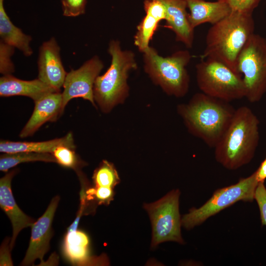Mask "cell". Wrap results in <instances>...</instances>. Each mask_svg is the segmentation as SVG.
Here are the masks:
<instances>
[{"mask_svg":"<svg viewBox=\"0 0 266 266\" xmlns=\"http://www.w3.org/2000/svg\"><path fill=\"white\" fill-rule=\"evenodd\" d=\"M259 124L249 107L242 106L235 109L226 131L214 147L216 161L229 170L248 164L259 144Z\"/></svg>","mask_w":266,"mask_h":266,"instance_id":"6da1fadb","label":"cell"},{"mask_svg":"<svg viewBox=\"0 0 266 266\" xmlns=\"http://www.w3.org/2000/svg\"><path fill=\"white\" fill-rule=\"evenodd\" d=\"M254 29L252 14L232 10L228 16L212 25L208 30L201 59L217 60L240 74L237 68L238 57L248 39L254 33Z\"/></svg>","mask_w":266,"mask_h":266,"instance_id":"7a4b0ae2","label":"cell"},{"mask_svg":"<svg viewBox=\"0 0 266 266\" xmlns=\"http://www.w3.org/2000/svg\"><path fill=\"white\" fill-rule=\"evenodd\" d=\"M226 102L203 93H197L178 111L189 131L214 147L226 131L235 109Z\"/></svg>","mask_w":266,"mask_h":266,"instance_id":"3957f363","label":"cell"},{"mask_svg":"<svg viewBox=\"0 0 266 266\" xmlns=\"http://www.w3.org/2000/svg\"><path fill=\"white\" fill-rule=\"evenodd\" d=\"M108 52L111 57L110 66L104 74L97 77L93 88L95 101L105 113L125 101L129 93V74L137 68L134 53L123 50L118 40L109 42Z\"/></svg>","mask_w":266,"mask_h":266,"instance_id":"277c9868","label":"cell"},{"mask_svg":"<svg viewBox=\"0 0 266 266\" xmlns=\"http://www.w3.org/2000/svg\"><path fill=\"white\" fill-rule=\"evenodd\" d=\"M143 53L144 69L152 81L167 95L184 97L188 92L190 76L186 66L191 55L187 50L164 57L149 46Z\"/></svg>","mask_w":266,"mask_h":266,"instance_id":"5b68a950","label":"cell"},{"mask_svg":"<svg viewBox=\"0 0 266 266\" xmlns=\"http://www.w3.org/2000/svg\"><path fill=\"white\" fill-rule=\"evenodd\" d=\"M196 68L197 84L202 93L226 102L245 98L242 75L223 63L210 58L201 59Z\"/></svg>","mask_w":266,"mask_h":266,"instance_id":"8992f818","label":"cell"},{"mask_svg":"<svg viewBox=\"0 0 266 266\" xmlns=\"http://www.w3.org/2000/svg\"><path fill=\"white\" fill-rule=\"evenodd\" d=\"M259 183L255 171L234 184L216 190L212 196L200 207L190 209L181 217V224L190 230L207 219L239 201L252 202Z\"/></svg>","mask_w":266,"mask_h":266,"instance_id":"52a82bcc","label":"cell"},{"mask_svg":"<svg viewBox=\"0 0 266 266\" xmlns=\"http://www.w3.org/2000/svg\"><path fill=\"white\" fill-rule=\"evenodd\" d=\"M237 68L242 75L245 97L251 103L259 101L266 93V38L253 33L240 51Z\"/></svg>","mask_w":266,"mask_h":266,"instance_id":"ba28073f","label":"cell"},{"mask_svg":"<svg viewBox=\"0 0 266 266\" xmlns=\"http://www.w3.org/2000/svg\"><path fill=\"white\" fill-rule=\"evenodd\" d=\"M180 195V191L174 189L160 200L144 204L152 225L151 248L170 241L184 244L181 233Z\"/></svg>","mask_w":266,"mask_h":266,"instance_id":"9c48e42d","label":"cell"},{"mask_svg":"<svg viewBox=\"0 0 266 266\" xmlns=\"http://www.w3.org/2000/svg\"><path fill=\"white\" fill-rule=\"evenodd\" d=\"M103 68V64L98 56L86 61L77 69L67 73L63 85L62 109L74 98H82L89 101L97 107L94 100L93 88L97 77Z\"/></svg>","mask_w":266,"mask_h":266,"instance_id":"30bf717a","label":"cell"},{"mask_svg":"<svg viewBox=\"0 0 266 266\" xmlns=\"http://www.w3.org/2000/svg\"><path fill=\"white\" fill-rule=\"evenodd\" d=\"M59 200V196L54 197L44 214L31 226L29 245L21 265H31L37 259L44 263L43 258L49 248L52 235V223Z\"/></svg>","mask_w":266,"mask_h":266,"instance_id":"8fae6325","label":"cell"},{"mask_svg":"<svg viewBox=\"0 0 266 266\" xmlns=\"http://www.w3.org/2000/svg\"><path fill=\"white\" fill-rule=\"evenodd\" d=\"M60 47L52 37L40 46L37 60L38 78L61 92L67 74L60 56Z\"/></svg>","mask_w":266,"mask_h":266,"instance_id":"7c38bea8","label":"cell"},{"mask_svg":"<svg viewBox=\"0 0 266 266\" xmlns=\"http://www.w3.org/2000/svg\"><path fill=\"white\" fill-rule=\"evenodd\" d=\"M34 102L33 112L20 133L21 138L33 135L44 124L55 121L64 112L61 92L48 94Z\"/></svg>","mask_w":266,"mask_h":266,"instance_id":"4fadbf2b","label":"cell"},{"mask_svg":"<svg viewBox=\"0 0 266 266\" xmlns=\"http://www.w3.org/2000/svg\"><path fill=\"white\" fill-rule=\"evenodd\" d=\"M16 172V170L7 172L0 179V206L9 218L13 227L12 236L9 243L11 249L20 232L25 228L31 227L34 222V220L20 209L13 197L11 183Z\"/></svg>","mask_w":266,"mask_h":266,"instance_id":"5bb4252c","label":"cell"},{"mask_svg":"<svg viewBox=\"0 0 266 266\" xmlns=\"http://www.w3.org/2000/svg\"><path fill=\"white\" fill-rule=\"evenodd\" d=\"M166 10V26L175 35L177 41L191 48L194 40V29L188 19L186 0H162Z\"/></svg>","mask_w":266,"mask_h":266,"instance_id":"9a60e30c","label":"cell"},{"mask_svg":"<svg viewBox=\"0 0 266 266\" xmlns=\"http://www.w3.org/2000/svg\"><path fill=\"white\" fill-rule=\"evenodd\" d=\"M145 15L136 27L134 44L138 50L144 52L150 46V41L161 21L165 20L166 7L162 0H144Z\"/></svg>","mask_w":266,"mask_h":266,"instance_id":"2e32d148","label":"cell"},{"mask_svg":"<svg viewBox=\"0 0 266 266\" xmlns=\"http://www.w3.org/2000/svg\"><path fill=\"white\" fill-rule=\"evenodd\" d=\"M53 92H57L38 78L32 80H24L12 74L3 75L0 78L1 97L22 96L30 98L35 101Z\"/></svg>","mask_w":266,"mask_h":266,"instance_id":"e0dca14e","label":"cell"},{"mask_svg":"<svg viewBox=\"0 0 266 266\" xmlns=\"http://www.w3.org/2000/svg\"><path fill=\"white\" fill-rule=\"evenodd\" d=\"M190 10L188 19L195 29L200 25L210 23L213 25L228 16L232 11L226 3L217 0H186Z\"/></svg>","mask_w":266,"mask_h":266,"instance_id":"ac0fdd59","label":"cell"},{"mask_svg":"<svg viewBox=\"0 0 266 266\" xmlns=\"http://www.w3.org/2000/svg\"><path fill=\"white\" fill-rule=\"evenodd\" d=\"M60 146H66L73 149L75 148L73 134L67 133L65 136L44 141H12L0 140V152L13 153L21 152L52 153Z\"/></svg>","mask_w":266,"mask_h":266,"instance_id":"d6986e66","label":"cell"},{"mask_svg":"<svg viewBox=\"0 0 266 266\" xmlns=\"http://www.w3.org/2000/svg\"><path fill=\"white\" fill-rule=\"evenodd\" d=\"M3 0H0V40L17 48L25 56H30L33 54L32 37L12 23L5 10Z\"/></svg>","mask_w":266,"mask_h":266,"instance_id":"ffe728a7","label":"cell"},{"mask_svg":"<svg viewBox=\"0 0 266 266\" xmlns=\"http://www.w3.org/2000/svg\"><path fill=\"white\" fill-rule=\"evenodd\" d=\"M89 245V237L85 233L67 231L65 238V254L73 263L85 264L90 261Z\"/></svg>","mask_w":266,"mask_h":266,"instance_id":"44dd1931","label":"cell"},{"mask_svg":"<svg viewBox=\"0 0 266 266\" xmlns=\"http://www.w3.org/2000/svg\"><path fill=\"white\" fill-rule=\"evenodd\" d=\"M36 161L56 163L52 153L27 152L4 153L0 157V170L7 172L10 168L21 163Z\"/></svg>","mask_w":266,"mask_h":266,"instance_id":"7402d4cb","label":"cell"},{"mask_svg":"<svg viewBox=\"0 0 266 266\" xmlns=\"http://www.w3.org/2000/svg\"><path fill=\"white\" fill-rule=\"evenodd\" d=\"M93 180L96 187L112 188L120 181L118 172L114 166L106 160L102 161L95 170Z\"/></svg>","mask_w":266,"mask_h":266,"instance_id":"603a6c76","label":"cell"},{"mask_svg":"<svg viewBox=\"0 0 266 266\" xmlns=\"http://www.w3.org/2000/svg\"><path fill=\"white\" fill-rule=\"evenodd\" d=\"M52 154L55 157L56 163L63 166L75 168L78 166V158L72 148L66 146H60L57 147Z\"/></svg>","mask_w":266,"mask_h":266,"instance_id":"cb8c5ba5","label":"cell"},{"mask_svg":"<svg viewBox=\"0 0 266 266\" xmlns=\"http://www.w3.org/2000/svg\"><path fill=\"white\" fill-rule=\"evenodd\" d=\"M15 47L0 41V72L3 75L12 74L14 72V65L11 57L15 51Z\"/></svg>","mask_w":266,"mask_h":266,"instance_id":"d4e9b609","label":"cell"},{"mask_svg":"<svg viewBox=\"0 0 266 266\" xmlns=\"http://www.w3.org/2000/svg\"><path fill=\"white\" fill-rule=\"evenodd\" d=\"M63 14L66 17H76L85 13L87 0H61Z\"/></svg>","mask_w":266,"mask_h":266,"instance_id":"484cf974","label":"cell"},{"mask_svg":"<svg viewBox=\"0 0 266 266\" xmlns=\"http://www.w3.org/2000/svg\"><path fill=\"white\" fill-rule=\"evenodd\" d=\"M227 4L233 10L252 14L261 0H217Z\"/></svg>","mask_w":266,"mask_h":266,"instance_id":"4316f807","label":"cell"},{"mask_svg":"<svg viewBox=\"0 0 266 266\" xmlns=\"http://www.w3.org/2000/svg\"><path fill=\"white\" fill-rule=\"evenodd\" d=\"M256 200L260 211L262 226H266V187L264 182H259L255 194Z\"/></svg>","mask_w":266,"mask_h":266,"instance_id":"83f0119b","label":"cell"},{"mask_svg":"<svg viewBox=\"0 0 266 266\" xmlns=\"http://www.w3.org/2000/svg\"><path fill=\"white\" fill-rule=\"evenodd\" d=\"M87 194L95 197L99 204H109L113 200L114 192L112 188L96 187L90 189Z\"/></svg>","mask_w":266,"mask_h":266,"instance_id":"f1b7e54d","label":"cell"},{"mask_svg":"<svg viewBox=\"0 0 266 266\" xmlns=\"http://www.w3.org/2000/svg\"><path fill=\"white\" fill-rule=\"evenodd\" d=\"M9 240L6 239L0 247V265L1 266H13V263L11 258L10 245H8Z\"/></svg>","mask_w":266,"mask_h":266,"instance_id":"f546056e","label":"cell"},{"mask_svg":"<svg viewBox=\"0 0 266 266\" xmlns=\"http://www.w3.org/2000/svg\"><path fill=\"white\" fill-rule=\"evenodd\" d=\"M256 178L259 182H265L266 179V160L265 159L256 171Z\"/></svg>","mask_w":266,"mask_h":266,"instance_id":"4dcf8cb0","label":"cell"},{"mask_svg":"<svg viewBox=\"0 0 266 266\" xmlns=\"http://www.w3.org/2000/svg\"><path fill=\"white\" fill-rule=\"evenodd\" d=\"M265 159L266 160V157Z\"/></svg>","mask_w":266,"mask_h":266,"instance_id":"1f68e13d","label":"cell"}]
</instances>
